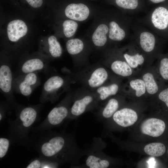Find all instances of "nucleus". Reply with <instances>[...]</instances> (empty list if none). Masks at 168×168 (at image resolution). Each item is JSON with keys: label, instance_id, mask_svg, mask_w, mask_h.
<instances>
[{"label": "nucleus", "instance_id": "nucleus-1", "mask_svg": "<svg viewBox=\"0 0 168 168\" xmlns=\"http://www.w3.org/2000/svg\"><path fill=\"white\" fill-rule=\"evenodd\" d=\"M44 134L36 146L40 157L59 165H78L84 150L79 147L74 134L50 131Z\"/></svg>", "mask_w": 168, "mask_h": 168}, {"label": "nucleus", "instance_id": "nucleus-4", "mask_svg": "<svg viewBox=\"0 0 168 168\" xmlns=\"http://www.w3.org/2000/svg\"><path fill=\"white\" fill-rule=\"evenodd\" d=\"M71 98L67 97L49 113L43 122L34 129L37 131H43L56 127L67 119L70 111Z\"/></svg>", "mask_w": 168, "mask_h": 168}, {"label": "nucleus", "instance_id": "nucleus-14", "mask_svg": "<svg viewBox=\"0 0 168 168\" xmlns=\"http://www.w3.org/2000/svg\"><path fill=\"white\" fill-rule=\"evenodd\" d=\"M48 63L39 58H28L23 62L19 66L17 75L39 72H45L48 68Z\"/></svg>", "mask_w": 168, "mask_h": 168}, {"label": "nucleus", "instance_id": "nucleus-2", "mask_svg": "<svg viewBox=\"0 0 168 168\" xmlns=\"http://www.w3.org/2000/svg\"><path fill=\"white\" fill-rule=\"evenodd\" d=\"M41 106H28L19 110L16 119L10 124V135L15 141L24 143L28 141L29 132L37 119Z\"/></svg>", "mask_w": 168, "mask_h": 168}, {"label": "nucleus", "instance_id": "nucleus-8", "mask_svg": "<svg viewBox=\"0 0 168 168\" xmlns=\"http://www.w3.org/2000/svg\"><path fill=\"white\" fill-rule=\"evenodd\" d=\"M137 76L145 83L146 95H156L166 85L159 77L154 67L152 65L143 69Z\"/></svg>", "mask_w": 168, "mask_h": 168}, {"label": "nucleus", "instance_id": "nucleus-18", "mask_svg": "<svg viewBox=\"0 0 168 168\" xmlns=\"http://www.w3.org/2000/svg\"><path fill=\"white\" fill-rule=\"evenodd\" d=\"M152 25L156 29L162 30L168 27V10L162 7L156 8L151 16Z\"/></svg>", "mask_w": 168, "mask_h": 168}, {"label": "nucleus", "instance_id": "nucleus-11", "mask_svg": "<svg viewBox=\"0 0 168 168\" xmlns=\"http://www.w3.org/2000/svg\"><path fill=\"white\" fill-rule=\"evenodd\" d=\"M111 118L113 122L117 125L127 127L133 125L136 122L138 116L134 110L124 107L117 110Z\"/></svg>", "mask_w": 168, "mask_h": 168}, {"label": "nucleus", "instance_id": "nucleus-9", "mask_svg": "<svg viewBox=\"0 0 168 168\" xmlns=\"http://www.w3.org/2000/svg\"><path fill=\"white\" fill-rule=\"evenodd\" d=\"M98 98L93 96L87 94L75 99L70 108L69 115L67 119H75L85 112L96 107Z\"/></svg>", "mask_w": 168, "mask_h": 168}, {"label": "nucleus", "instance_id": "nucleus-23", "mask_svg": "<svg viewBox=\"0 0 168 168\" xmlns=\"http://www.w3.org/2000/svg\"><path fill=\"white\" fill-rule=\"evenodd\" d=\"M109 30L108 26L105 24H100L98 26L92 36V41L95 45L102 46L105 44Z\"/></svg>", "mask_w": 168, "mask_h": 168}, {"label": "nucleus", "instance_id": "nucleus-35", "mask_svg": "<svg viewBox=\"0 0 168 168\" xmlns=\"http://www.w3.org/2000/svg\"><path fill=\"white\" fill-rule=\"evenodd\" d=\"M150 0L154 3H158L160 2H164L166 0Z\"/></svg>", "mask_w": 168, "mask_h": 168}, {"label": "nucleus", "instance_id": "nucleus-17", "mask_svg": "<svg viewBox=\"0 0 168 168\" xmlns=\"http://www.w3.org/2000/svg\"><path fill=\"white\" fill-rule=\"evenodd\" d=\"M128 79L124 88L125 92L138 98L146 95L145 83L140 77L134 76Z\"/></svg>", "mask_w": 168, "mask_h": 168}, {"label": "nucleus", "instance_id": "nucleus-36", "mask_svg": "<svg viewBox=\"0 0 168 168\" xmlns=\"http://www.w3.org/2000/svg\"><path fill=\"white\" fill-rule=\"evenodd\" d=\"M167 152H168V151H167Z\"/></svg>", "mask_w": 168, "mask_h": 168}, {"label": "nucleus", "instance_id": "nucleus-25", "mask_svg": "<svg viewBox=\"0 0 168 168\" xmlns=\"http://www.w3.org/2000/svg\"><path fill=\"white\" fill-rule=\"evenodd\" d=\"M47 54L51 57L56 58L62 54V49L56 38L54 35L50 36L48 39Z\"/></svg>", "mask_w": 168, "mask_h": 168}, {"label": "nucleus", "instance_id": "nucleus-28", "mask_svg": "<svg viewBox=\"0 0 168 168\" xmlns=\"http://www.w3.org/2000/svg\"><path fill=\"white\" fill-rule=\"evenodd\" d=\"M66 46L69 54L75 55L82 51L84 45L81 40L78 39H75L68 40L66 43Z\"/></svg>", "mask_w": 168, "mask_h": 168}, {"label": "nucleus", "instance_id": "nucleus-3", "mask_svg": "<svg viewBox=\"0 0 168 168\" xmlns=\"http://www.w3.org/2000/svg\"><path fill=\"white\" fill-rule=\"evenodd\" d=\"M105 147L104 142L101 138H94L91 147L84 150V156H86L84 163L71 166L73 168L109 167L110 162L102 151Z\"/></svg>", "mask_w": 168, "mask_h": 168}, {"label": "nucleus", "instance_id": "nucleus-16", "mask_svg": "<svg viewBox=\"0 0 168 168\" xmlns=\"http://www.w3.org/2000/svg\"><path fill=\"white\" fill-rule=\"evenodd\" d=\"M89 12L87 7L82 3L70 4L65 10V14L68 18L80 21L86 20Z\"/></svg>", "mask_w": 168, "mask_h": 168}, {"label": "nucleus", "instance_id": "nucleus-33", "mask_svg": "<svg viewBox=\"0 0 168 168\" xmlns=\"http://www.w3.org/2000/svg\"><path fill=\"white\" fill-rule=\"evenodd\" d=\"M43 159H34L32 161L26 166V168H41Z\"/></svg>", "mask_w": 168, "mask_h": 168}, {"label": "nucleus", "instance_id": "nucleus-20", "mask_svg": "<svg viewBox=\"0 0 168 168\" xmlns=\"http://www.w3.org/2000/svg\"><path fill=\"white\" fill-rule=\"evenodd\" d=\"M119 101L117 98H110L98 112L96 116L97 119L100 121L109 119L119 110Z\"/></svg>", "mask_w": 168, "mask_h": 168}, {"label": "nucleus", "instance_id": "nucleus-10", "mask_svg": "<svg viewBox=\"0 0 168 168\" xmlns=\"http://www.w3.org/2000/svg\"><path fill=\"white\" fill-rule=\"evenodd\" d=\"M124 59L132 68L137 76L146 67L150 65L144 54L140 51L128 48L123 54Z\"/></svg>", "mask_w": 168, "mask_h": 168}, {"label": "nucleus", "instance_id": "nucleus-5", "mask_svg": "<svg viewBox=\"0 0 168 168\" xmlns=\"http://www.w3.org/2000/svg\"><path fill=\"white\" fill-rule=\"evenodd\" d=\"M40 83L37 72L17 75L14 78L13 91L24 96H29Z\"/></svg>", "mask_w": 168, "mask_h": 168}, {"label": "nucleus", "instance_id": "nucleus-29", "mask_svg": "<svg viewBox=\"0 0 168 168\" xmlns=\"http://www.w3.org/2000/svg\"><path fill=\"white\" fill-rule=\"evenodd\" d=\"M63 26L64 35L66 37L69 38L72 36L75 33L78 24L73 21L67 20L63 22Z\"/></svg>", "mask_w": 168, "mask_h": 168}, {"label": "nucleus", "instance_id": "nucleus-15", "mask_svg": "<svg viewBox=\"0 0 168 168\" xmlns=\"http://www.w3.org/2000/svg\"><path fill=\"white\" fill-rule=\"evenodd\" d=\"M28 31L26 23L23 21L16 19L10 21L7 27V33L9 40L15 42L25 36Z\"/></svg>", "mask_w": 168, "mask_h": 168}, {"label": "nucleus", "instance_id": "nucleus-19", "mask_svg": "<svg viewBox=\"0 0 168 168\" xmlns=\"http://www.w3.org/2000/svg\"><path fill=\"white\" fill-rule=\"evenodd\" d=\"M110 68L114 74L120 77L128 78L136 76L133 70L124 59L114 61L111 63Z\"/></svg>", "mask_w": 168, "mask_h": 168}, {"label": "nucleus", "instance_id": "nucleus-13", "mask_svg": "<svg viewBox=\"0 0 168 168\" xmlns=\"http://www.w3.org/2000/svg\"><path fill=\"white\" fill-rule=\"evenodd\" d=\"M165 128V123L162 120L152 118L146 119L142 123L140 130L145 135L157 137L163 133Z\"/></svg>", "mask_w": 168, "mask_h": 168}, {"label": "nucleus", "instance_id": "nucleus-26", "mask_svg": "<svg viewBox=\"0 0 168 168\" xmlns=\"http://www.w3.org/2000/svg\"><path fill=\"white\" fill-rule=\"evenodd\" d=\"M166 148L165 145L161 142H152L146 145L144 148L145 153L148 155L158 157L163 155Z\"/></svg>", "mask_w": 168, "mask_h": 168}, {"label": "nucleus", "instance_id": "nucleus-32", "mask_svg": "<svg viewBox=\"0 0 168 168\" xmlns=\"http://www.w3.org/2000/svg\"><path fill=\"white\" fill-rule=\"evenodd\" d=\"M9 140L4 138H0V158H2L6 154L9 146Z\"/></svg>", "mask_w": 168, "mask_h": 168}, {"label": "nucleus", "instance_id": "nucleus-12", "mask_svg": "<svg viewBox=\"0 0 168 168\" xmlns=\"http://www.w3.org/2000/svg\"><path fill=\"white\" fill-rule=\"evenodd\" d=\"M139 41V49L145 56L149 64L151 65L149 57L155 54L157 50L154 35L150 32L143 31L140 34Z\"/></svg>", "mask_w": 168, "mask_h": 168}, {"label": "nucleus", "instance_id": "nucleus-30", "mask_svg": "<svg viewBox=\"0 0 168 168\" xmlns=\"http://www.w3.org/2000/svg\"><path fill=\"white\" fill-rule=\"evenodd\" d=\"M116 2L119 7L128 9H134L138 5V0H116Z\"/></svg>", "mask_w": 168, "mask_h": 168}, {"label": "nucleus", "instance_id": "nucleus-21", "mask_svg": "<svg viewBox=\"0 0 168 168\" xmlns=\"http://www.w3.org/2000/svg\"><path fill=\"white\" fill-rule=\"evenodd\" d=\"M108 77V72L104 68H98L91 73L88 80V83L91 88H98L104 83Z\"/></svg>", "mask_w": 168, "mask_h": 168}, {"label": "nucleus", "instance_id": "nucleus-24", "mask_svg": "<svg viewBox=\"0 0 168 168\" xmlns=\"http://www.w3.org/2000/svg\"><path fill=\"white\" fill-rule=\"evenodd\" d=\"M119 89V85L115 83L98 88L97 91L99 95L98 100H104L110 96L116 95L118 92Z\"/></svg>", "mask_w": 168, "mask_h": 168}, {"label": "nucleus", "instance_id": "nucleus-6", "mask_svg": "<svg viewBox=\"0 0 168 168\" xmlns=\"http://www.w3.org/2000/svg\"><path fill=\"white\" fill-rule=\"evenodd\" d=\"M65 83L64 79L60 76L54 75L49 77L44 84L40 98V102H55L58 98L59 91L64 87Z\"/></svg>", "mask_w": 168, "mask_h": 168}, {"label": "nucleus", "instance_id": "nucleus-7", "mask_svg": "<svg viewBox=\"0 0 168 168\" xmlns=\"http://www.w3.org/2000/svg\"><path fill=\"white\" fill-rule=\"evenodd\" d=\"M14 77L11 66L9 63L1 62L0 65V89L11 105L16 107V104L13 92Z\"/></svg>", "mask_w": 168, "mask_h": 168}, {"label": "nucleus", "instance_id": "nucleus-34", "mask_svg": "<svg viewBox=\"0 0 168 168\" xmlns=\"http://www.w3.org/2000/svg\"><path fill=\"white\" fill-rule=\"evenodd\" d=\"M29 4L34 8H38L41 6L43 0H26Z\"/></svg>", "mask_w": 168, "mask_h": 168}, {"label": "nucleus", "instance_id": "nucleus-27", "mask_svg": "<svg viewBox=\"0 0 168 168\" xmlns=\"http://www.w3.org/2000/svg\"><path fill=\"white\" fill-rule=\"evenodd\" d=\"M109 37L114 41H121L126 35L125 31L114 21H111L109 24Z\"/></svg>", "mask_w": 168, "mask_h": 168}, {"label": "nucleus", "instance_id": "nucleus-31", "mask_svg": "<svg viewBox=\"0 0 168 168\" xmlns=\"http://www.w3.org/2000/svg\"><path fill=\"white\" fill-rule=\"evenodd\" d=\"M158 99L168 108V84L166 85L157 94Z\"/></svg>", "mask_w": 168, "mask_h": 168}, {"label": "nucleus", "instance_id": "nucleus-22", "mask_svg": "<svg viewBox=\"0 0 168 168\" xmlns=\"http://www.w3.org/2000/svg\"><path fill=\"white\" fill-rule=\"evenodd\" d=\"M159 77L166 84H168V54L160 55L153 66Z\"/></svg>", "mask_w": 168, "mask_h": 168}]
</instances>
